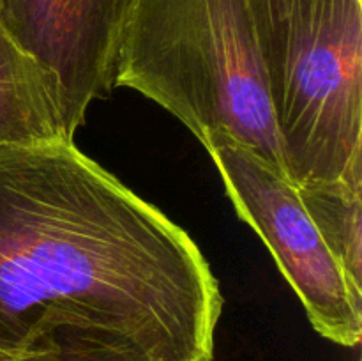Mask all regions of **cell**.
I'll return each mask as SVG.
<instances>
[{"instance_id": "cell-4", "label": "cell", "mask_w": 362, "mask_h": 361, "mask_svg": "<svg viewBox=\"0 0 362 361\" xmlns=\"http://www.w3.org/2000/svg\"><path fill=\"white\" fill-rule=\"evenodd\" d=\"M202 145L237 214L267 244L315 331L338 345L356 347L362 336V289L324 241L299 188L228 137L209 134Z\"/></svg>"}, {"instance_id": "cell-6", "label": "cell", "mask_w": 362, "mask_h": 361, "mask_svg": "<svg viewBox=\"0 0 362 361\" xmlns=\"http://www.w3.org/2000/svg\"><path fill=\"white\" fill-rule=\"evenodd\" d=\"M71 144L55 74L28 55L0 18V145Z\"/></svg>"}, {"instance_id": "cell-2", "label": "cell", "mask_w": 362, "mask_h": 361, "mask_svg": "<svg viewBox=\"0 0 362 361\" xmlns=\"http://www.w3.org/2000/svg\"><path fill=\"white\" fill-rule=\"evenodd\" d=\"M115 87L158 103L200 142L228 137L286 176L247 0H138Z\"/></svg>"}, {"instance_id": "cell-5", "label": "cell", "mask_w": 362, "mask_h": 361, "mask_svg": "<svg viewBox=\"0 0 362 361\" xmlns=\"http://www.w3.org/2000/svg\"><path fill=\"white\" fill-rule=\"evenodd\" d=\"M136 2L0 0V18L14 41L59 80L71 140L90 103L115 87L117 60Z\"/></svg>"}, {"instance_id": "cell-3", "label": "cell", "mask_w": 362, "mask_h": 361, "mask_svg": "<svg viewBox=\"0 0 362 361\" xmlns=\"http://www.w3.org/2000/svg\"><path fill=\"white\" fill-rule=\"evenodd\" d=\"M286 177L362 191V0H247Z\"/></svg>"}, {"instance_id": "cell-7", "label": "cell", "mask_w": 362, "mask_h": 361, "mask_svg": "<svg viewBox=\"0 0 362 361\" xmlns=\"http://www.w3.org/2000/svg\"><path fill=\"white\" fill-rule=\"evenodd\" d=\"M299 193L346 276L362 289V191L324 183L299 188Z\"/></svg>"}, {"instance_id": "cell-1", "label": "cell", "mask_w": 362, "mask_h": 361, "mask_svg": "<svg viewBox=\"0 0 362 361\" xmlns=\"http://www.w3.org/2000/svg\"><path fill=\"white\" fill-rule=\"evenodd\" d=\"M221 310L193 237L73 142L0 145V349L71 335L211 361Z\"/></svg>"}, {"instance_id": "cell-9", "label": "cell", "mask_w": 362, "mask_h": 361, "mask_svg": "<svg viewBox=\"0 0 362 361\" xmlns=\"http://www.w3.org/2000/svg\"><path fill=\"white\" fill-rule=\"evenodd\" d=\"M0 361H20V354L7 353V350L0 349Z\"/></svg>"}, {"instance_id": "cell-8", "label": "cell", "mask_w": 362, "mask_h": 361, "mask_svg": "<svg viewBox=\"0 0 362 361\" xmlns=\"http://www.w3.org/2000/svg\"><path fill=\"white\" fill-rule=\"evenodd\" d=\"M20 361H147L129 350L71 335H53L27 353Z\"/></svg>"}]
</instances>
